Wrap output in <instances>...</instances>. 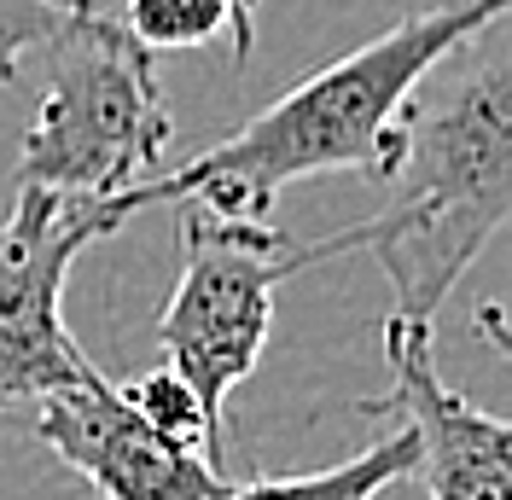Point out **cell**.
Instances as JSON below:
<instances>
[{
  "mask_svg": "<svg viewBox=\"0 0 512 500\" xmlns=\"http://www.w3.org/2000/svg\"><path fill=\"white\" fill-rule=\"evenodd\" d=\"M291 280V233L181 204V280L158 314L163 367L187 378L216 442L227 448V402L256 373L274 332V291Z\"/></svg>",
  "mask_w": 512,
  "mask_h": 500,
  "instance_id": "obj_4",
  "label": "cell"
},
{
  "mask_svg": "<svg viewBox=\"0 0 512 500\" xmlns=\"http://www.w3.org/2000/svg\"><path fill=\"white\" fill-rule=\"evenodd\" d=\"M99 239H111L99 204H59L53 192L18 187L12 216L0 221V407L99 378L64 326V274Z\"/></svg>",
  "mask_w": 512,
  "mask_h": 500,
  "instance_id": "obj_5",
  "label": "cell"
},
{
  "mask_svg": "<svg viewBox=\"0 0 512 500\" xmlns=\"http://www.w3.org/2000/svg\"><path fill=\"white\" fill-rule=\"evenodd\" d=\"M123 30L146 53H192L233 30V64L256 47V0H123Z\"/></svg>",
  "mask_w": 512,
  "mask_h": 500,
  "instance_id": "obj_9",
  "label": "cell"
},
{
  "mask_svg": "<svg viewBox=\"0 0 512 500\" xmlns=\"http://www.w3.org/2000/svg\"><path fill=\"white\" fill-rule=\"evenodd\" d=\"M35 442L59 454L105 500H216L227 489L222 466H210L198 448L146 425L105 373L41 396Z\"/></svg>",
  "mask_w": 512,
  "mask_h": 500,
  "instance_id": "obj_7",
  "label": "cell"
},
{
  "mask_svg": "<svg viewBox=\"0 0 512 500\" xmlns=\"http://www.w3.org/2000/svg\"><path fill=\"white\" fill-rule=\"evenodd\" d=\"M117 396H123L146 425H158L163 437L187 442V448H198L210 466H222V442H216V431H210V419H204V407H198V396L187 390V378L169 373V367H158V373H140L128 378V384H117Z\"/></svg>",
  "mask_w": 512,
  "mask_h": 500,
  "instance_id": "obj_10",
  "label": "cell"
},
{
  "mask_svg": "<svg viewBox=\"0 0 512 500\" xmlns=\"http://www.w3.org/2000/svg\"><path fill=\"white\" fill-rule=\"evenodd\" d=\"M367 221L332 239H291V274L367 250L402 320H437L460 274L512 216V64L501 24L454 47L408 99L396 163Z\"/></svg>",
  "mask_w": 512,
  "mask_h": 500,
  "instance_id": "obj_2",
  "label": "cell"
},
{
  "mask_svg": "<svg viewBox=\"0 0 512 500\" xmlns=\"http://www.w3.org/2000/svg\"><path fill=\"white\" fill-rule=\"evenodd\" d=\"M76 0H0V88L24 70V53L47 47Z\"/></svg>",
  "mask_w": 512,
  "mask_h": 500,
  "instance_id": "obj_11",
  "label": "cell"
},
{
  "mask_svg": "<svg viewBox=\"0 0 512 500\" xmlns=\"http://www.w3.org/2000/svg\"><path fill=\"white\" fill-rule=\"evenodd\" d=\"M512 0H448L431 12H414L384 35L361 41L355 53L320 64L297 88L262 105L251 123H239L227 140L169 175H146L140 187L99 204L111 233L134 210L152 204H204L233 221H268L274 198L309 175H367L384 181L396 163L402 117L414 88L437 64L466 47L472 35L507 18Z\"/></svg>",
  "mask_w": 512,
  "mask_h": 500,
  "instance_id": "obj_1",
  "label": "cell"
},
{
  "mask_svg": "<svg viewBox=\"0 0 512 500\" xmlns=\"http://www.w3.org/2000/svg\"><path fill=\"white\" fill-rule=\"evenodd\" d=\"M384 373L390 390L355 402V413L396 419L414 437V471L425 477V495L512 500V425L443 384L425 320H384Z\"/></svg>",
  "mask_w": 512,
  "mask_h": 500,
  "instance_id": "obj_6",
  "label": "cell"
},
{
  "mask_svg": "<svg viewBox=\"0 0 512 500\" xmlns=\"http://www.w3.org/2000/svg\"><path fill=\"white\" fill-rule=\"evenodd\" d=\"M414 477V437L396 425L390 437L361 448L326 471H297V477H256L239 489H222L216 500H379L390 483Z\"/></svg>",
  "mask_w": 512,
  "mask_h": 500,
  "instance_id": "obj_8",
  "label": "cell"
},
{
  "mask_svg": "<svg viewBox=\"0 0 512 500\" xmlns=\"http://www.w3.org/2000/svg\"><path fill=\"white\" fill-rule=\"evenodd\" d=\"M175 117L146 53L99 0H76L47 35V82L18 152V187L59 204H105L163 169Z\"/></svg>",
  "mask_w": 512,
  "mask_h": 500,
  "instance_id": "obj_3",
  "label": "cell"
}]
</instances>
